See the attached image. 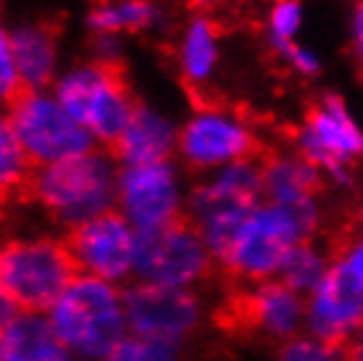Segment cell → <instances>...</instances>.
<instances>
[{"mask_svg": "<svg viewBox=\"0 0 363 361\" xmlns=\"http://www.w3.org/2000/svg\"><path fill=\"white\" fill-rule=\"evenodd\" d=\"M321 222V203L287 208L261 200L242 222L227 256L221 259V266L247 285L277 280L290 253L298 245L313 240Z\"/></svg>", "mask_w": 363, "mask_h": 361, "instance_id": "1", "label": "cell"}, {"mask_svg": "<svg viewBox=\"0 0 363 361\" xmlns=\"http://www.w3.org/2000/svg\"><path fill=\"white\" fill-rule=\"evenodd\" d=\"M118 169L113 153L95 148L90 153L35 169L24 193L50 219L74 230L116 208Z\"/></svg>", "mask_w": 363, "mask_h": 361, "instance_id": "2", "label": "cell"}, {"mask_svg": "<svg viewBox=\"0 0 363 361\" xmlns=\"http://www.w3.org/2000/svg\"><path fill=\"white\" fill-rule=\"evenodd\" d=\"M45 316L69 353L82 361H103L129 338L124 293L87 274H77Z\"/></svg>", "mask_w": 363, "mask_h": 361, "instance_id": "3", "label": "cell"}, {"mask_svg": "<svg viewBox=\"0 0 363 361\" xmlns=\"http://www.w3.org/2000/svg\"><path fill=\"white\" fill-rule=\"evenodd\" d=\"M264 200V169L261 161L229 163L224 169L203 174L190 188L187 222L200 232L213 259L221 264L240 227Z\"/></svg>", "mask_w": 363, "mask_h": 361, "instance_id": "4", "label": "cell"}, {"mask_svg": "<svg viewBox=\"0 0 363 361\" xmlns=\"http://www.w3.org/2000/svg\"><path fill=\"white\" fill-rule=\"evenodd\" d=\"M79 271L64 240L45 235L13 237L0 253L3 303L16 311H50Z\"/></svg>", "mask_w": 363, "mask_h": 361, "instance_id": "5", "label": "cell"}, {"mask_svg": "<svg viewBox=\"0 0 363 361\" xmlns=\"http://www.w3.org/2000/svg\"><path fill=\"white\" fill-rule=\"evenodd\" d=\"M50 90L95 143L111 148L127 129L137 106L118 66H106L92 58L69 63Z\"/></svg>", "mask_w": 363, "mask_h": 361, "instance_id": "6", "label": "cell"}, {"mask_svg": "<svg viewBox=\"0 0 363 361\" xmlns=\"http://www.w3.org/2000/svg\"><path fill=\"white\" fill-rule=\"evenodd\" d=\"M292 145L332 188H353L355 166L363 163V124L342 95L324 92L295 126Z\"/></svg>", "mask_w": 363, "mask_h": 361, "instance_id": "7", "label": "cell"}, {"mask_svg": "<svg viewBox=\"0 0 363 361\" xmlns=\"http://www.w3.org/2000/svg\"><path fill=\"white\" fill-rule=\"evenodd\" d=\"M3 122L27 151L35 169L90 153L98 145L90 132L61 106L53 90H24L9 103Z\"/></svg>", "mask_w": 363, "mask_h": 361, "instance_id": "8", "label": "cell"}, {"mask_svg": "<svg viewBox=\"0 0 363 361\" xmlns=\"http://www.w3.org/2000/svg\"><path fill=\"white\" fill-rule=\"evenodd\" d=\"M258 132L245 114L218 103H200L179 124V158L190 172L211 174L255 158Z\"/></svg>", "mask_w": 363, "mask_h": 361, "instance_id": "9", "label": "cell"}, {"mask_svg": "<svg viewBox=\"0 0 363 361\" xmlns=\"http://www.w3.org/2000/svg\"><path fill=\"white\" fill-rule=\"evenodd\" d=\"M213 253L195 227L182 219L153 232H140L135 277L147 285L192 290L213 271Z\"/></svg>", "mask_w": 363, "mask_h": 361, "instance_id": "10", "label": "cell"}, {"mask_svg": "<svg viewBox=\"0 0 363 361\" xmlns=\"http://www.w3.org/2000/svg\"><path fill=\"white\" fill-rule=\"evenodd\" d=\"M190 190L174 161L121 166L116 182V211L137 232H153L187 219Z\"/></svg>", "mask_w": 363, "mask_h": 361, "instance_id": "11", "label": "cell"}, {"mask_svg": "<svg viewBox=\"0 0 363 361\" xmlns=\"http://www.w3.org/2000/svg\"><path fill=\"white\" fill-rule=\"evenodd\" d=\"M137 240L140 232L113 208L69 230L64 243L79 274L118 285L135 277Z\"/></svg>", "mask_w": 363, "mask_h": 361, "instance_id": "12", "label": "cell"}, {"mask_svg": "<svg viewBox=\"0 0 363 361\" xmlns=\"http://www.w3.org/2000/svg\"><path fill=\"white\" fill-rule=\"evenodd\" d=\"M129 335L179 348L203 325V303L192 290L137 282L124 293Z\"/></svg>", "mask_w": 363, "mask_h": 361, "instance_id": "13", "label": "cell"}, {"mask_svg": "<svg viewBox=\"0 0 363 361\" xmlns=\"http://www.w3.org/2000/svg\"><path fill=\"white\" fill-rule=\"evenodd\" d=\"M229 316L258 335L287 343L306 327V296L281 280L258 282L240 290L229 306Z\"/></svg>", "mask_w": 363, "mask_h": 361, "instance_id": "14", "label": "cell"}, {"mask_svg": "<svg viewBox=\"0 0 363 361\" xmlns=\"http://www.w3.org/2000/svg\"><path fill=\"white\" fill-rule=\"evenodd\" d=\"M306 330L318 340L345 348L363 333V298L335 266L306 298Z\"/></svg>", "mask_w": 363, "mask_h": 361, "instance_id": "15", "label": "cell"}, {"mask_svg": "<svg viewBox=\"0 0 363 361\" xmlns=\"http://www.w3.org/2000/svg\"><path fill=\"white\" fill-rule=\"evenodd\" d=\"M179 148V124L153 103L137 100L135 114L127 129L113 145V158L118 166H143V163L174 161Z\"/></svg>", "mask_w": 363, "mask_h": 361, "instance_id": "16", "label": "cell"}, {"mask_svg": "<svg viewBox=\"0 0 363 361\" xmlns=\"http://www.w3.org/2000/svg\"><path fill=\"white\" fill-rule=\"evenodd\" d=\"M24 90H50L61 69V40L53 27L43 21H21L3 29Z\"/></svg>", "mask_w": 363, "mask_h": 361, "instance_id": "17", "label": "cell"}, {"mask_svg": "<svg viewBox=\"0 0 363 361\" xmlns=\"http://www.w3.org/2000/svg\"><path fill=\"white\" fill-rule=\"evenodd\" d=\"M174 66L190 90H206L221 66V29L208 14H192L174 37Z\"/></svg>", "mask_w": 363, "mask_h": 361, "instance_id": "18", "label": "cell"}, {"mask_svg": "<svg viewBox=\"0 0 363 361\" xmlns=\"http://www.w3.org/2000/svg\"><path fill=\"white\" fill-rule=\"evenodd\" d=\"M0 361H72V353L55 335L48 316L16 311L3 303Z\"/></svg>", "mask_w": 363, "mask_h": 361, "instance_id": "19", "label": "cell"}, {"mask_svg": "<svg viewBox=\"0 0 363 361\" xmlns=\"http://www.w3.org/2000/svg\"><path fill=\"white\" fill-rule=\"evenodd\" d=\"M264 169V200L277 206L300 208L321 203L324 174L311 161H306L298 151L272 153L261 161Z\"/></svg>", "mask_w": 363, "mask_h": 361, "instance_id": "20", "label": "cell"}, {"mask_svg": "<svg viewBox=\"0 0 363 361\" xmlns=\"http://www.w3.org/2000/svg\"><path fill=\"white\" fill-rule=\"evenodd\" d=\"M84 21L92 35H147L169 27V9L161 0H98Z\"/></svg>", "mask_w": 363, "mask_h": 361, "instance_id": "21", "label": "cell"}, {"mask_svg": "<svg viewBox=\"0 0 363 361\" xmlns=\"http://www.w3.org/2000/svg\"><path fill=\"white\" fill-rule=\"evenodd\" d=\"M332 266H335L332 251H327L324 245L308 240V243L298 245V248L290 253V259L281 266L277 280H281L284 285H290L295 293L308 298L311 293L327 280V274L332 271Z\"/></svg>", "mask_w": 363, "mask_h": 361, "instance_id": "22", "label": "cell"}, {"mask_svg": "<svg viewBox=\"0 0 363 361\" xmlns=\"http://www.w3.org/2000/svg\"><path fill=\"white\" fill-rule=\"evenodd\" d=\"M306 21V6L303 0H272L264 16V37L266 45L277 58L287 48L298 43V35Z\"/></svg>", "mask_w": 363, "mask_h": 361, "instance_id": "23", "label": "cell"}, {"mask_svg": "<svg viewBox=\"0 0 363 361\" xmlns=\"http://www.w3.org/2000/svg\"><path fill=\"white\" fill-rule=\"evenodd\" d=\"M35 172V163L29 161L27 151L21 148L11 126L3 122L0 126V185L6 193H21L27 190Z\"/></svg>", "mask_w": 363, "mask_h": 361, "instance_id": "24", "label": "cell"}, {"mask_svg": "<svg viewBox=\"0 0 363 361\" xmlns=\"http://www.w3.org/2000/svg\"><path fill=\"white\" fill-rule=\"evenodd\" d=\"M279 361H350L345 345H335L318 340L313 335H298L287 343H281Z\"/></svg>", "mask_w": 363, "mask_h": 361, "instance_id": "25", "label": "cell"}, {"mask_svg": "<svg viewBox=\"0 0 363 361\" xmlns=\"http://www.w3.org/2000/svg\"><path fill=\"white\" fill-rule=\"evenodd\" d=\"M103 361H182V353L177 345L129 335Z\"/></svg>", "mask_w": 363, "mask_h": 361, "instance_id": "26", "label": "cell"}, {"mask_svg": "<svg viewBox=\"0 0 363 361\" xmlns=\"http://www.w3.org/2000/svg\"><path fill=\"white\" fill-rule=\"evenodd\" d=\"M332 256H335V269L358 290V296L363 298V235L355 232V235L345 237L342 243H337Z\"/></svg>", "mask_w": 363, "mask_h": 361, "instance_id": "27", "label": "cell"}, {"mask_svg": "<svg viewBox=\"0 0 363 361\" xmlns=\"http://www.w3.org/2000/svg\"><path fill=\"white\" fill-rule=\"evenodd\" d=\"M279 61L284 66H290L292 72L303 77V80H313V77L324 72V61H321L318 50H313L311 45H303V43H295L292 48H287L279 55Z\"/></svg>", "mask_w": 363, "mask_h": 361, "instance_id": "28", "label": "cell"}, {"mask_svg": "<svg viewBox=\"0 0 363 361\" xmlns=\"http://www.w3.org/2000/svg\"><path fill=\"white\" fill-rule=\"evenodd\" d=\"M24 92V85H21V74H18V66L13 61V53H11L9 43L0 37V95L3 100H16L18 95Z\"/></svg>", "mask_w": 363, "mask_h": 361, "instance_id": "29", "label": "cell"}, {"mask_svg": "<svg viewBox=\"0 0 363 361\" xmlns=\"http://www.w3.org/2000/svg\"><path fill=\"white\" fill-rule=\"evenodd\" d=\"M90 50H92V61L106 63V66H118L121 55H124V37L92 35Z\"/></svg>", "mask_w": 363, "mask_h": 361, "instance_id": "30", "label": "cell"}, {"mask_svg": "<svg viewBox=\"0 0 363 361\" xmlns=\"http://www.w3.org/2000/svg\"><path fill=\"white\" fill-rule=\"evenodd\" d=\"M347 40H350V53H353L355 63L361 66V72H363V3H358V9L350 14Z\"/></svg>", "mask_w": 363, "mask_h": 361, "instance_id": "31", "label": "cell"}, {"mask_svg": "<svg viewBox=\"0 0 363 361\" xmlns=\"http://www.w3.org/2000/svg\"><path fill=\"white\" fill-rule=\"evenodd\" d=\"M179 3H184L187 9H192L195 14H206L208 9H213L218 0H179Z\"/></svg>", "mask_w": 363, "mask_h": 361, "instance_id": "32", "label": "cell"}, {"mask_svg": "<svg viewBox=\"0 0 363 361\" xmlns=\"http://www.w3.org/2000/svg\"><path fill=\"white\" fill-rule=\"evenodd\" d=\"M355 230H358V232L363 235V200L358 203V206H355Z\"/></svg>", "mask_w": 363, "mask_h": 361, "instance_id": "33", "label": "cell"}, {"mask_svg": "<svg viewBox=\"0 0 363 361\" xmlns=\"http://www.w3.org/2000/svg\"><path fill=\"white\" fill-rule=\"evenodd\" d=\"M72 361H82V359H72Z\"/></svg>", "mask_w": 363, "mask_h": 361, "instance_id": "34", "label": "cell"}, {"mask_svg": "<svg viewBox=\"0 0 363 361\" xmlns=\"http://www.w3.org/2000/svg\"><path fill=\"white\" fill-rule=\"evenodd\" d=\"M361 3H363V0H361Z\"/></svg>", "mask_w": 363, "mask_h": 361, "instance_id": "35", "label": "cell"}]
</instances>
